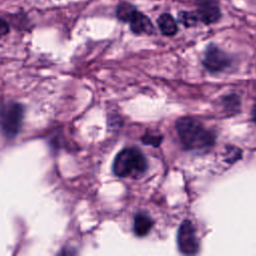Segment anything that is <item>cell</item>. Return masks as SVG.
I'll use <instances>...</instances> for the list:
<instances>
[{
    "label": "cell",
    "mask_w": 256,
    "mask_h": 256,
    "mask_svg": "<svg viewBox=\"0 0 256 256\" xmlns=\"http://www.w3.org/2000/svg\"><path fill=\"white\" fill-rule=\"evenodd\" d=\"M176 130L183 146L190 150H200L211 147L215 141V134L205 128L197 119L191 117L179 118Z\"/></svg>",
    "instance_id": "6da1fadb"
},
{
    "label": "cell",
    "mask_w": 256,
    "mask_h": 256,
    "mask_svg": "<svg viewBox=\"0 0 256 256\" xmlns=\"http://www.w3.org/2000/svg\"><path fill=\"white\" fill-rule=\"evenodd\" d=\"M147 161L142 152L129 147L122 149L115 157L112 169L118 177H139L147 170Z\"/></svg>",
    "instance_id": "7a4b0ae2"
},
{
    "label": "cell",
    "mask_w": 256,
    "mask_h": 256,
    "mask_svg": "<svg viewBox=\"0 0 256 256\" xmlns=\"http://www.w3.org/2000/svg\"><path fill=\"white\" fill-rule=\"evenodd\" d=\"M24 108L16 102H7L0 107V127L8 138L15 137L21 129Z\"/></svg>",
    "instance_id": "3957f363"
},
{
    "label": "cell",
    "mask_w": 256,
    "mask_h": 256,
    "mask_svg": "<svg viewBox=\"0 0 256 256\" xmlns=\"http://www.w3.org/2000/svg\"><path fill=\"white\" fill-rule=\"evenodd\" d=\"M178 248L182 254L193 255L199 251V242L195 234V229L189 220H184L177 234Z\"/></svg>",
    "instance_id": "277c9868"
},
{
    "label": "cell",
    "mask_w": 256,
    "mask_h": 256,
    "mask_svg": "<svg viewBox=\"0 0 256 256\" xmlns=\"http://www.w3.org/2000/svg\"><path fill=\"white\" fill-rule=\"evenodd\" d=\"M202 63L211 72H220L226 69L230 63V57L215 44H209L203 55Z\"/></svg>",
    "instance_id": "5b68a950"
},
{
    "label": "cell",
    "mask_w": 256,
    "mask_h": 256,
    "mask_svg": "<svg viewBox=\"0 0 256 256\" xmlns=\"http://www.w3.org/2000/svg\"><path fill=\"white\" fill-rule=\"evenodd\" d=\"M199 21L209 25L216 23L221 18V9L218 0H193Z\"/></svg>",
    "instance_id": "8992f818"
},
{
    "label": "cell",
    "mask_w": 256,
    "mask_h": 256,
    "mask_svg": "<svg viewBox=\"0 0 256 256\" xmlns=\"http://www.w3.org/2000/svg\"><path fill=\"white\" fill-rule=\"evenodd\" d=\"M128 23L130 25V30L134 34L139 35L154 33V25L150 18L138 10L134 13Z\"/></svg>",
    "instance_id": "52a82bcc"
},
{
    "label": "cell",
    "mask_w": 256,
    "mask_h": 256,
    "mask_svg": "<svg viewBox=\"0 0 256 256\" xmlns=\"http://www.w3.org/2000/svg\"><path fill=\"white\" fill-rule=\"evenodd\" d=\"M157 25L160 32L165 36H173L178 32L177 21L169 13H162L157 18Z\"/></svg>",
    "instance_id": "ba28073f"
},
{
    "label": "cell",
    "mask_w": 256,
    "mask_h": 256,
    "mask_svg": "<svg viewBox=\"0 0 256 256\" xmlns=\"http://www.w3.org/2000/svg\"><path fill=\"white\" fill-rule=\"evenodd\" d=\"M153 227V221L150 216L144 212H139L134 217L133 230L137 236L147 235Z\"/></svg>",
    "instance_id": "9c48e42d"
},
{
    "label": "cell",
    "mask_w": 256,
    "mask_h": 256,
    "mask_svg": "<svg viewBox=\"0 0 256 256\" xmlns=\"http://www.w3.org/2000/svg\"><path fill=\"white\" fill-rule=\"evenodd\" d=\"M137 11L136 6L129 2H121L116 7V17L122 22H129L131 17Z\"/></svg>",
    "instance_id": "30bf717a"
},
{
    "label": "cell",
    "mask_w": 256,
    "mask_h": 256,
    "mask_svg": "<svg viewBox=\"0 0 256 256\" xmlns=\"http://www.w3.org/2000/svg\"><path fill=\"white\" fill-rule=\"evenodd\" d=\"M177 18H178V21L184 27H187V28L196 26L197 22L199 21L196 12H192V11H180L177 15Z\"/></svg>",
    "instance_id": "8fae6325"
},
{
    "label": "cell",
    "mask_w": 256,
    "mask_h": 256,
    "mask_svg": "<svg viewBox=\"0 0 256 256\" xmlns=\"http://www.w3.org/2000/svg\"><path fill=\"white\" fill-rule=\"evenodd\" d=\"M223 105L226 108L227 111H237L240 106V100L239 97L235 94L227 95L223 99Z\"/></svg>",
    "instance_id": "7c38bea8"
},
{
    "label": "cell",
    "mask_w": 256,
    "mask_h": 256,
    "mask_svg": "<svg viewBox=\"0 0 256 256\" xmlns=\"http://www.w3.org/2000/svg\"><path fill=\"white\" fill-rule=\"evenodd\" d=\"M142 142L146 145H152V146H159L160 143L163 140V137L161 135H156V134H152V133H146L143 137H142Z\"/></svg>",
    "instance_id": "4fadbf2b"
},
{
    "label": "cell",
    "mask_w": 256,
    "mask_h": 256,
    "mask_svg": "<svg viewBox=\"0 0 256 256\" xmlns=\"http://www.w3.org/2000/svg\"><path fill=\"white\" fill-rule=\"evenodd\" d=\"M233 151H231V147L228 148V151H227V157H226V160L228 162H234V161H237V159L241 156V151L238 149V148H235L233 147L232 148Z\"/></svg>",
    "instance_id": "5bb4252c"
},
{
    "label": "cell",
    "mask_w": 256,
    "mask_h": 256,
    "mask_svg": "<svg viewBox=\"0 0 256 256\" xmlns=\"http://www.w3.org/2000/svg\"><path fill=\"white\" fill-rule=\"evenodd\" d=\"M10 31V27L9 24L7 23V21L3 18L0 17V39L4 36H6Z\"/></svg>",
    "instance_id": "9a60e30c"
},
{
    "label": "cell",
    "mask_w": 256,
    "mask_h": 256,
    "mask_svg": "<svg viewBox=\"0 0 256 256\" xmlns=\"http://www.w3.org/2000/svg\"><path fill=\"white\" fill-rule=\"evenodd\" d=\"M252 118L254 122H256V103L253 105V108H252Z\"/></svg>",
    "instance_id": "2e32d148"
}]
</instances>
